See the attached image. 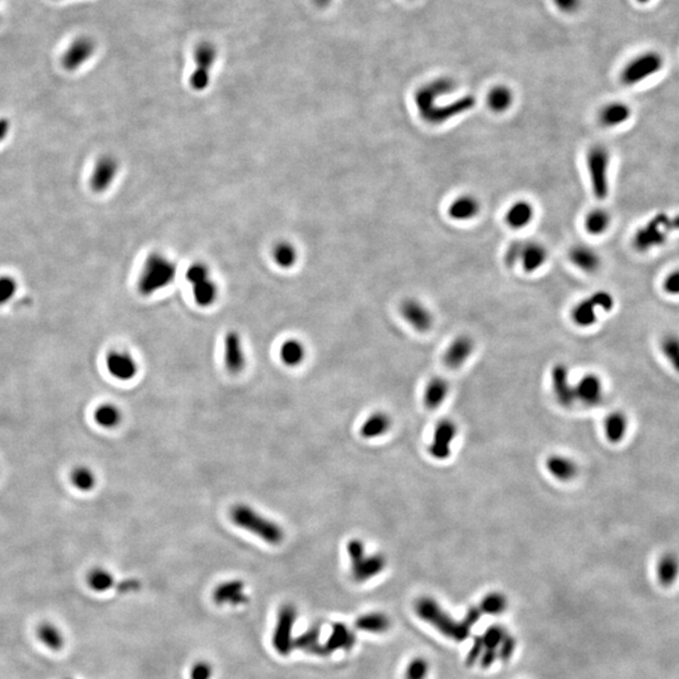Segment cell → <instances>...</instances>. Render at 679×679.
<instances>
[{"label": "cell", "instance_id": "6da1fadb", "mask_svg": "<svg viewBox=\"0 0 679 679\" xmlns=\"http://www.w3.org/2000/svg\"><path fill=\"white\" fill-rule=\"evenodd\" d=\"M178 277V264L164 252H151L140 269L136 288L144 297L165 290Z\"/></svg>", "mask_w": 679, "mask_h": 679}, {"label": "cell", "instance_id": "7a4b0ae2", "mask_svg": "<svg viewBox=\"0 0 679 679\" xmlns=\"http://www.w3.org/2000/svg\"><path fill=\"white\" fill-rule=\"evenodd\" d=\"M417 617L451 641H463L469 636V627L451 617L432 596H420L414 604Z\"/></svg>", "mask_w": 679, "mask_h": 679}, {"label": "cell", "instance_id": "3957f363", "mask_svg": "<svg viewBox=\"0 0 679 679\" xmlns=\"http://www.w3.org/2000/svg\"><path fill=\"white\" fill-rule=\"evenodd\" d=\"M230 518L238 527L256 534L261 540L267 542L269 545H279L284 541V529H281L276 522L256 512L249 506H245V505L234 506L230 510Z\"/></svg>", "mask_w": 679, "mask_h": 679}, {"label": "cell", "instance_id": "277c9868", "mask_svg": "<svg viewBox=\"0 0 679 679\" xmlns=\"http://www.w3.org/2000/svg\"><path fill=\"white\" fill-rule=\"evenodd\" d=\"M185 279L190 284L195 303L211 307L219 297V286L213 276L212 268L203 261H195L185 271Z\"/></svg>", "mask_w": 679, "mask_h": 679}, {"label": "cell", "instance_id": "5b68a950", "mask_svg": "<svg viewBox=\"0 0 679 679\" xmlns=\"http://www.w3.org/2000/svg\"><path fill=\"white\" fill-rule=\"evenodd\" d=\"M586 167L593 194L595 195L596 199L605 201L610 191V151L607 146H591L586 154Z\"/></svg>", "mask_w": 679, "mask_h": 679}, {"label": "cell", "instance_id": "8992f818", "mask_svg": "<svg viewBox=\"0 0 679 679\" xmlns=\"http://www.w3.org/2000/svg\"><path fill=\"white\" fill-rule=\"evenodd\" d=\"M615 306L614 296L607 291H596L571 308L570 318L580 329H589L599 320L600 312H610Z\"/></svg>", "mask_w": 679, "mask_h": 679}, {"label": "cell", "instance_id": "52a82bcc", "mask_svg": "<svg viewBox=\"0 0 679 679\" xmlns=\"http://www.w3.org/2000/svg\"><path fill=\"white\" fill-rule=\"evenodd\" d=\"M456 89V82L449 77L435 78L417 89L414 103L417 115L423 121L430 112L440 106L439 100Z\"/></svg>", "mask_w": 679, "mask_h": 679}, {"label": "cell", "instance_id": "ba28073f", "mask_svg": "<svg viewBox=\"0 0 679 679\" xmlns=\"http://www.w3.org/2000/svg\"><path fill=\"white\" fill-rule=\"evenodd\" d=\"M218 60L215 45L201 42L194 50V69L189 76L190 89L195 92L206 91L212 82L213 68Z\"/></svg>", "mask_w": 679, "mask_h": 679}, {"label": "cell", "instance_id": "9c48e42d", "mask_svg": "<svg viewBox=\"0 0 679 679\" xmlns=\"http://www.w3.org/2000/svg\"><path fill=\"white\" fill-rule=\"evenodd\" d=\"M664 60L662 55L648 50L628 62L620 73V81L625 86H635L657 74L663 68Z\"/></svg>", "mask_w": 679, "mask_h": 679}, {"label": "cell", "instance_id": "30bf717a", "mask_svg": "<svg viewBox=\"0 0 679 679\" xmlns=\"http://www.w3.org/2000/svg\"><path fill=\"white\" fill-rule=\"evenodd\" d=\"M670 229V217L661 213L635 232L633 247L636 251L648 252L666 243Z\"/></svg>", "mask_w": 679, "mask_h": 679}, {"label": "cell", "instance_id": "8fae6325", "mask_svg": "<svg viewBox=\"0 0 679 679\" xmlns=\"http://www.w3.org/2000/svg\"><path fill=\"white\" fill-rule=\"evenodd\" d=\"M458 425L453 419L444 417L435 424L428 446L430 456L435 461H447L453 453V444L458 437Z\"/></svg>", "mask_w": 679, "mask_h": 679}, {"label": "cell", "instance_id": "7c38bea8", "mask_svg": "<svg viewBox=\"0 0 679 679\" xmlns=\"http://www.w3.org/2000/svg\"><path fill=\"white\" fill-rule=\"evenodd\" d=\"M297 620V609L292 604L281 607L277 623L273 632L272 643L276 651L281 656H288L293 651V627Z\"/></svg>", "mask_w": 679, "mask_h": 679}, {"label": "cell", "instance_id": "4fadbf2b", "mask_svg": "<svg viewBox=\"0 0 679 679\" xmlns=\"http://www.w3.org/2000/svg\"><path fill=\"white\" fill-rule=\"evenodd\" d=\"M401 318L414 331L425 334L434 326V315L424 302L417 298H405L399 307Z\"/></svg>", "mask_w": 679, "mask_h": 679}, {"label": "cell", "instance_id": "5bb4252c", "mask_svg": "<svg viewBox=\"0 0 679 679\" xmlns=\"http://www.w3.org/2000/svg\"><path fill=\"white\" fill-rule=\"evenodd\" d=\"M476 105H477V100L473 95H464L437 107L424 118L423 121L430 126H440L473 110Z\"/></svg>", "mask_w": 679, "mask_h": 679}, {"label": "cell", "instance_id": "9a60e30c", "mask_svg": "<svg viewBox=\"0 0 679 679\" xmlns=\"http://www.w3.org/2000/svg\"><path fill=\"white\" fill-rule=\"evenodd\" d=\"M549 249L539 240H518L517 266L526 273H534L545 267Z\"/></svg>", "mask_w": 679, "mask_h": 679}, {"label": "cell", "instance_id": "2e32d148", "mask_svg": "<svg viewBox=\"0 0 679 679\" xmlns=\"http://www.w3.org/2000/svg\"><path fill=\"white\" fill-rule=\"evenodd\" d=\"M576 403H581L588 408L602 405L605 399L604 383L599 375L594 373L585 374L575 384Z\"/></svg>", "mask_w": 679, "mask_h": 679}, {"label": "cell", "instance_id": "e0dca14e", "mask_svg": "<svg viewBox=\"0 0 679 679\" xmlns=\"http://www.w3.org/2000/svg\"><path fill=\"white\" fill-rule=\"evenodd\" d=\"M550 378H551L552 393L557 403L563 408L573 407V404H576L575 384L570 381V371L568 366L563 362L555 364L552 366Z\"/></svg>", "mask_w": 679, "mask_h": 679}, {"label": "cell", "instance_id": "ac0fdd59", "mask_svg": "<svg viewBox=\"0 0 679 679\" xmlns=\"http://www.w3.org/2000/svg\"><path fill=\"white\" fill-rule=\"evenodd\" d=\"M96 52L95 40L86 35L73 39L62 57V64L67 71H76L89 61Z\"/></svg>", "mask_w": 679, "mask_h": 679}, {"label": "cell", "instance_id": "d6986e66", "mask_svg": "<svg viewBox=\"0 0 679 679\" xmlns=\"http://www.w3.org/2000/svg\"><path fill=\"white\" fill-rule=\"evenodd\" d=\"M386 557L383 554H365L361 559L351 563V578L355 583H366L376 578L386 568Z\"/></svg>", "mask_w": 679, "mask_h": 679}, {"label": "cell", "instance_id": "ffe728a7", "mask_svg": "<svg viewBox=\"0 0 679 679\" xmlns=\"http://www.w3.org/2000/svg\"><path fill=\"white\" fill-rule=\"evenodd\" d=\"M476 344L469 335H459L451 341L444 352V364L451 370L461 369L473 355Z\"/></svg>", "mask_w": 679, "mask_h": 679}, {"label": "cell", "instance_id": "44dd1931", "mask_svg": "<svg viewBox=\"0 0 679 679\" xmlns=\"http://www.w3.org/2000/svg\"><path fill=\"white\" fill-rule=\"evenodd\" d=\"M482 212V204L473 194H461L449 203L447 213L454 222H471Z\"/></svg>", "mask_w": 679, "mask_h": 679}, {"label": "cell", "instance_id": "7402d4cb", "mask_svg": "<svg viewBox=\"0 0 679 679\" xmlns=\"http://www.w3.org/2000/svg\"><path fill=\"white\" fill-rule=\"evenodd\" d=\"M545 467L552 478L563 483L571 482L579 474V464L571 456L563 453H554L547 456Z\"/></svg>", "mask_w": 679, "mask_h": 679}, {"label": "cell", "instance_id": "603a6c76", "mask_svg": "<svg viewBox=\"0 0 679 679\" xmlns=\"http://www.w3.org/2000/svg\"><path fill=\"white\" fill-rule=\"evenodd\" d=\"M568 259L573 267L585 273H596L602 268V257L591 245L579 243L570 248Z\"/></svg>", "mask_w": 679, "mask_h": 679}, {"label": "cell", "instance_id": "cb8c5ba5", "mask_svg": "<svg viewBox=\"0 0 679 679\" xmlns=\"http://www.w3.org/2000/svg\"><path fill=\"white\" fill-rule=\"evenodd\" d=\"M213 599L218 605H243L248 602V596L245 594V583L240 580H230L218 585L213 593Z\"/></svg>", "mask_w": 679, "mask_h": 679}, {"label": "cell", "instance_id": "d4e9b609", "mask_svg": "<svg viewBox=\"0 0 679 679\" xmlns=\"http://www.w3.org/2000/svg\"><path fill=\"white\" fill-rule=\"evenodd\" d=\"M106 368L113 378L128 381L138 374V364L126 352L112 351L106 357Z\"/></svg>", "mask_w": 679, "mask_h": 679}, {"label": "cell", "instance_id": "484cf974", "mask_svg": "<svg viewBox=\"0 0 679 679\" xmlns=\"http://www.w3.org/2000/svg\"><path fill=\"white\" fill-rule=\"evenodd\" d=\"M534 204L526 199H520L508 206L505 214V222L508 228L521 230L527 228L534 222Z\"/></svg>", "mask_w": 679, "mask_h": 679}, {"label": "cell", "instance_id": "4316f807", "mask_svg": "<svg viewBox=\"0 0 679 679\" xmlns=\"http://www.w3.org/2000/svg\"><path fill=\"white\" fill-rule=\"evenodd\" d=\"M224 361L229 373L238 374L245 369V357L240 335L230 331L224 340Z\"/></svg>", "mask_w": 679, "mask_h": 679}, {"label": "cell", "instance_id": "83f0119b", "mask_svg": "<svg viewBox=\"0 0 679 679\" xmlns=\"http://www.w3.org/2000/svg\"><path fill=\"white\" fill-rule=\"evenodd\" d=\"M630 117H632V108L628 103L620 102V101H612L600 108L597 120L602 128H614L628 123Z\"/></svg>", "mask_w": 679, "mask_h": 679}, {"label": "cell", "instance_id": "f1b7e54d", "mask_svg": "<svg viewBox=\"0 0 679 679\" xmlns=\"http://www.w3.org/2000/svg\"><path fill=\"white\" fill-rule=\"evenodd\" d=\"M451 393V385L448 380L442 376H434L430 378L423 393L424 405L429 410H437L446 403Z\"/></svg>", "mask_w": 679, "mask_h": 679}, {"label": "cell", "instance_id": "f546056e", "mask_svg": "<svg viewBox=\"0 0 679 679\" xmlns=\"http://www.w3.org/2000/svg\"><path fill=\"white\" fill-rule=\"evenodd\" d=\"M357 643V634L344 623H335L327 641L323 644L327 654L336 651H351Z\"/></svg>", "mask_w": 679, "mask_h": 679}, {"label": "cell", "instance_id": "4dcf8cb0", "mask_svg": "<svg viewBox=\"0 0 679 679\" xmlns=\"http://www.w3.org/2000/svg\"><path fill=\"white\" fill-rule=\"evenodd\" d=\"M393 427V419L388 413L375 412L362 423L360 434L365 439H376L388 434Z\"/></svg>", "mask_w": 679, "mask_h": 679}, {"label": "cell", "instance_id": "1f68e13d", "mask_svg": "<svg viewBox=\"0 0 679 679\" xmlns=\"http://www.w3.org/2000/svg\"><path fill=\"white\" fill-rule=\"evenodd\" d=\"M117 172H118V164L116 159L111 156H106L100 159V162L96 164L95 172H94V178H92V186L97 191H105L110 188V185L113 183L116 179Z\"/></svg>", "mask_w": 679, "mask_h": 679}, {"label": "cell", "instance_id": "d6a6232c", "mask_svg": "<svg viewBox=\"0 0 679 679\" xmlns=\"http://www.w3.org/2000/svg\"><path fill=\"white\" fill-rule=\"evenodd\" d=\"M629 420L627 414L620 410H614L609 413L604 420V433L607 439L612 444H618L623 442L625 435L628 433Z\"/></svg>", "mask_w": 679, "mask_h": 679}, {"label": "cell", "instance_id": "836d02e7", "mask_svg": "<svg viewBox=\"0 0 679 679\" xmlns=\"http://www.w3.org/2000/svg\"><path fill=\"white\" fill-rule=\"evenodd\" d=\"M298 249L290 240H279L271 249L272 262L281 269H292L298 262Z\"/></svg>", "mask_w": 679, "mask_h": 679}, {"label": "cell", "instance_id": "e575fe53", "mask_svg": "<svg viewBox=\"0 0 679 679\" xmlns=\"http://www.w3.org/2000/svg\"><path fill=\"white\" fill-rule=\"evenodd\" d=\"M679 578V557L674 552H666L657 563L658 583L663 588H670Z\"/></svg>", "mask_w": 679, "mask_h": 679}, {"label": "cell", "instance_id": "d590c367", "mask_svg": "<svg viewBox=\"0 0 679 679\" xmlns=\"http://www.w3.org/2000/svg\"><path fill=\"white\" fill-rule=\"evenodd\" d=\"M355 627L357 629L370 634H384L389 632L391 620L384 612H366L355 620Z\"/></svg>", "mask_w": 679, "mask_h": 679}, {"label": "cell", "instance_id": "8d00e7d4", "mask_svg": "<svg viewBox=\"0 0 679 679\" xmlns=\"http://www.w3.org/2000/svg\"><path fill=\"white\" fill-rule=\"evenodd\" d=\"M35 634L38 641L52 651H62L66 644V638L63 632L57 627L56 624L50 623V622L39 624Z\"/></svg>", "mask_w": 679, "mask_h": 679}, {"label": "cell", "instance_id": "74e56055", "mask_svg": "<svg viewBox=\"0 0 679 679\" xmlns=\"http://www.w3.org/2000/svg\"><path fill=\"white\" fill-rule=\"evenodd\" d=\"M513 101L515 96L512 91L505 84H497L492 87L487 95V106L497 115L508 111L512 107Z\"/></svg>", "mask_w": 679, "mask_h": 679}, {"label": "cell", "instance_id": "f35d334b", "mask_svg": "<svg viewBox=\"0 0 679 679\" xmlns=\"http://www.w3.org/2000/svg\"><path fill=\"white\" fill-rule=\"evenodd\" d=\"M320 628L318 627H311L303 633L298 635L293 641V646L298 648L300 651H307L310 654L315 656H329L327 651L325 649L323 644H320Z\"/></svg>", "mask_w": 679, "mask_h": 679}, {"label": "cell", "instance_id": "ab89813d", "mask_svg": "<svg viewBox=\"0 0 679 679\" xmlns=\"http://www.w3.org/2000/svg\"><path fill=\"white\" fill-rule=\"evenodd\" d=\"M610 224H612L610 213L602 208L593 209L591 212L588 213L584 222L586 232L596 237L607 233V229L610 228Z\"/></svg>", "mask_w": 679, "mask_h": 679}, {"label": "cell", "instance_id": "60d3db41", "mask_svg": "<svg viewBox=\"0 0 679 679\" xmlns=\"http://www.w3.org/2000/svg\"><path fill=\"white\" fill-rule=\"evenodd\" d=\"M478 607L481 609L482 614L497 617V615H502L507 612L508 599L505 594H502L500 591H490L482 597Z\"/></svg>", "mask_w": 679, "mask_h": 679}, {"label": "cell", "instance_id": "b9f144b4", "mask_svg": "<svg viewBox=\"0 0 679 679\" xmlns=\"http://www.w3.org/2000/svg\"><path fill=\"white\" fill-rule=\"evenodd\" d=\"M87 585L96 593H106L115 585V578L105 568H95L87 573Z\"/></svg>", "mask_w": 679, "mask_h": 679}, {"label": "cell", "instance_id": "7bdbcfd3", "mask_svg": "<svg viewBox=\"0 0 679 679\" xmlns=\"http://www.w3.org/2000/svg\"><path fill=\"white\" fill-rule=\"evenodd\" d=\"M279 355L281 360L287 366H297L305 359V347L297 340H287L284 342V345L281 346Z\"/></svg>", "mask_w": 679, "mask_h": 679}, {"label": "cell", "instance_id": "ee69618b", "mask_svg": "<svg viewBox=\"0 0 679 679\" xmlns=\"http://www.w3.org/2000/svg\"><path fill=\"white\" fill-rule=\"evenodd\" d=\"M96 423L103 428H115L121 422V413L112 404H103L95 412Z\"/></svg>", "mask_w": 679, "mask_h": 679}, {"label": "cell", "instance_id": "f6af8a7d", "mask_svg": "<svg viewBox=\"0 0 679 679\" xmlns=\"http://www.w3.org/2000/svg\"><path fill=\"white\" fill-rule=\"evenodd\" d=\"M661 350L672 365V368L679 374V336L674 334L666 335L661 340Z\"/></svg>", "mask_w": 679, "mask_h": 679}, {"label": "cell", "instance_id": "bcb514c9", "mask_svg": "<svg viewBox=\"0 0 679 679\" xmlns=\"http://www.w3.org/2000/svg\"><path fill=\"white\" fill-rule=\"evenodd\" d=\"M507 636V632L505 627L500 624H493L488 627L483 635L481 636L483 646L487 651H495L498 653V648L501 646L502 641H505Z\"/></svg>", "mask_w": 679, "mask_h": 679}, {"label": "cell", "instance_id": "7dc6e473", "mask_svg": "<svg viewBox=\"0 0 679 679\" xmlns=\"http://www.w3.org/2000/svg\"><path fill=\"white\" fill-rule=\"evenodd\" d=\"M430 664L424 657H414L408 662L404 679H428Z\"/></svg>", "mask_w": 679, "mask_h": 679}, {"label": "cell", "instance_id": "c3c4849f", "mask_svg": "<svg viewBox=\"0 0 679 679\" xmlns=\"http://www.w3.org/2000/svg\"><path fill=\"white\" fill-rule=\"evenodd\" d=\"M73 486L82 492L94 490L96 485V476L89 468L77 467L71 476Z\"/></svg>", "mask_w": 679, "mask_h": 679}, {"label": "cell", "instance_id": "681fc988", "mask_svg": "<svg viewBox=\"0 0 679 679\" xmlns=\"http://www.w3.org/2000/svg\"><path fill=\"white\" fill-rule=\"evenodd\" d=\"M346 551H347V556L350 559V563H355L366 554V546L364 544V541L354 539L349 541V544L346 546Z\"/></svg>", "mask_w": 679, "mask_h": 679}, {"label": "cell", "instance_id": "f907efd6", "mask_svg": "<svg viewBox=\"0 0 679 679\" xmlns=\"http://www.w3.org/2000/svg\"><path fill=\"white\" fill-rule=\"evenodd\" d=\"M212 677L213 667L204 661L195 663L190 669V679H211Z\"/></svg>", "mask_w": 679, "mask_h": 679}, {"label": "cell", "instance_id": "816d5d0a", "mask_svg": "<svg viewBox=\"0 0 679 679\" xmlns=\"http://www.w3.org/2000/svg\"><path fill=\"white\" fill-rule=\"evenodd\" d=\"M516 649V639L507 634L505 641H502L501 646L498 648V658L503 662H508L512 658L513 653Z\"/></svg>", "mask_w": 679, "mask_h": 679}, {"label": "cell", "instance_id": "f5cc1de1", "mask_svg": "<svg viewBox=\"0 0 679 679\" xmlns=\"http://www.w3.org/2000/svg\"><path fill=\"white\" fill-rule=\"evenodd\" d=\"M663 290L670 296H679V269L672 271L663 282Z\"/></svg>", "mask_w": 679, "mask_h": 679}, {"label": "cell", "instance_id": "db71d44e", "mask_svg": "<svg viewBox=\"0 0 679 679\" xmlns=\"http://www.w3.org/2000/svg\"><path fill=\"white\" fill-rule=\"evenodd\" d=\"M16 292V284L11 279H0V305L9 301Z\"/></svg>", "mask_w": 679, "mask_h": 679}, {"label": "cell", "instance_id": "11a10c76", "mask_svg": "<svg viewBox=\"0 0 679 679\" xmlns=\"http://www.w3.org/2000/svg\"><path fill=\"white\" fill-rule=\"evenodd\" d=\"M483 651H485V646H483L482 639H481V636H477V638L474 639L473 646H472L471 651L468 653V664H473L474 662L479 661V658L482 656Z\"/></svg>", "mask_w": 679, "mask_h": 679}, {"label": "cell", "instance_id": "9f6ffc18", "mask_svg": "<svg viewBox=\"0 0 679 679\" xmlns=\"http://www.w3.org/2000/svg\"><path fill=\"white\" fill-rule=\"evenodd\" d=\"M557 8L565 13H573L581 6V0H554Z\"/></svg>", "mask_w": 679, "mask_h": 679}, {"label": "cell", "instance_id": "6f0895ef", "mask_svg": "<svg viewBox=\"0 0 679 679\" xmlns=\"http://www.w3.org/2000/svg\"><path fill=\"white\" fill-rule=\"evenodd\" d=\"M482 617V612L478 607H469L468 612H466V617L463 619V622L467 624L468 627L471 628L472 625H476L478 623L479 619Z\"/></svg>", "mask_w": 679, "mask_h": 679}, {"label": "cell", "instance_id": "680465c9", "mask_svg": "<svg viewBox=\"0 0 679 679\" xmlns=\"http://www.w3.org/2000/svg\"><path fill=\"white\" fill-rule=\"evenodd\" d=\"M138 588H139V583L136 580H126L123 584L118 585V591L126 593V591L136 590Z\"/></svg>", "mask_w": 679, "mask_h": 679}, {"label": "cell", "instance_id": "91938a15", "mask_svg": "<svg viewBox=\"0 0 679 679\" xmlns=\"http://www.w3.org/2000/svg\"><path fill=\"white\" fill-rule=\"evenodd\" d=\"M312 1L318 8H327L334 0H312Z\"/></svg>", "mask_w": 679, "mask_h": 679}, {"label": "cell", "instance_id": "94428289", "mask_svg": "<svg viewBox=\"0 0 679 679\" xmlns=\"http://www.w3.org/2000/svg\"><path fill=\"white\" fill-rule=\"evenodd\" d=\"M635 1L639 3V4H648L651 0H635Z\"/></svg>", "mask_w": 679, "mask_h": 679}, {"label": "cell", "instance_id": "6125c7cd", "mask_svg": "<svg viewBox=\"0 0 679 679\" xmlns=\"http://www.w3.org/2000/svg\"><path fill=\"white\" fill-rule=\"evenodd\" d=\"M58 1H61V0H58Z\"/></svg>", "mask_w": 679, "mask_h": 679}, {"label": "cell", "instance_id": "be15d7a7", "mask_svg": "<svg viewBox=\"0 0 679 679\" xmlns=\"http://www.w3.org/2000/svg\"><path fill=\"white\" fill-rule=\"evenodd\" d=\"M66 679H71V678H66Z\"/></svg>", "mask_w": 679, "mask_h": 679}]
</instances>
